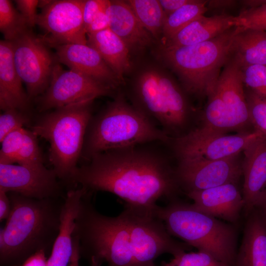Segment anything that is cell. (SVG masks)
<instances>
[{"label":"cell","mask_w":266,"mask_h":266,"mask_svg":"<svg viewBox=\"0 0 266 266\" xmlns=\"http://www.w3.org/2000/svg\"><path fill=\"white\" fill-rule=\"evenodd\" d=\"M68 183L89 193H112L125 205L152 210L161 199L174 200L179 188L175 169L164 156L139 145L95 155L76 167Z\"/></svg>","instance_id":"6da1fadb"},{"label":"cell","mask_w":266,"mask_h":266,"mask_svg":"<svg viewBox=\"0 0 266 266\" xmlns=\"http://www.w3.org/2000/svg\"><path fill=\"white\" fill-rule=\"evenodd\" d=\"M8 196L11 209L0 231L2 266H16L39 250L52 249L59 232L65 200H38L15 193Z\"/></svg>","instance_id":"7a4b0ae2"},{"label":"cell","mask_w":266,"mask_h":266,"mask_svg":"<svg viewBox=\"0 0 266 266\" xmlns=\"http://www.w3.org/2000/svg\"><path fill=\"white\" fill-rule=\"evenodd\" d=\"M170 137L120 95L88 125L81 156L89 160L108 150L139 146L153 141L169 143Z\"/></svg>","instance_id":"3957f363"},{"label":"cell","mask_w":266,"mask_h":266,"mask_svg":"<svg viewBox=\"0 0 266 266\" xmlns=\"http://www.w3.org/2000/svg\"><path fill=\"white\" fill-rule=\"evenodd\" d=\"M90 194L82 198L72 234L80 255L93 258L100 266L105 262L108 266H138L124 212L115 217L101 214Z\"/></svg>","instance_id":"277c9868"},{"label":"cell","mask_w":266,"mask_h":266,"mask_svg":"<svg viewBox=\"0 0 266 266\" xmlns=\"http://www.w3.org/2000/svg\"><path fill=\"white\" fill-rule=\"evenodd\" d=\"M154 213L171 236L234 266L236 234L232 225L198 210L192 204L175 199L165 206L158 205Z\"/></svg>","instance_id":"5b68a950"},{"label":"cell","mask_w":266,"mask_h":266,"mask_svg":"<svg viewBox=\"0 0 266 266\" xmlns=\"http://www.w3.org/2000/svg\"><path fill=\"white\" fill-rule=\"evenodd\" d=\"M240 28L234 27L193 45L162 47L161 57L178 76L187 92L208 98L215 91L221 69L231 57L233 38Z\"/></svg>","instance_id":"8992f818"},{"label":"cell","mask_w":266,"mask_h":266,"mask_svg":"<svg viewBox=\"0 0 266 266\" xmlns=\"http://www.w3.org/2000/svg\"><path fill=\"white\" fill-rule=\"evenodd\" d=\"M94 100L56 108L35 122L32 131L50 143L49 160L58 177L68 183L81 156L85 137L92 117Z\"/></svg>","instance_id":"52a82bcc"},{"label":"cell","mask_w":266,"mask_h":266,"mask_svg":"<svg viewBox=\"0 0 266 266\" xmlns=\"http://www.w3.org/2000/svg\"><path fill=\"white\" fill-rule=\"evenodd\" d=\"M133 98L137 108L168 135L182 130L188 124L190 108L176 82L160 69H145L133 87Z\"/></svg>","instance_id":"ba28073f"},{"label":"cell","mask_w":266,"mask_h":266,"mask_svg":"<svg viewBox=\"0 0 266 266\" xmlns=\"http://www.w3.org/2000/svg\"><path fill=\"white\" fill-rule=\"evenodd\" d=\"M154 210L125 205L124 212L129 226L132 244L138 266L154 265V261L165 253L173 256L191 247L174 239Z\"/></svg>","instance_id":"9c48e42d"},{"label":"cell","mask_w":266,"mask_h":266,"mask_svg":"<svg viewBox=\"0 0 266 266\" xmlns=\"http://www.w3.org/2000/svg\"><path fill=\"white\" fill-rule=\"evenodd\" d=\"M205 126L175 137L169 144L178 159L199 158L217 160L238 155L250 144L262 137L255 132L227 135Z\"/></svg>","instance_id":"30bf717a"},{"label":"cell","mask_w":266,"mask_h":266,"mask_svg":"<svg viewBox=\"0 0 266 266\" xmlns=\"http://www.w3.org/2000/svg\"><path fill=\"white\" fill-rule=\"evenodd\" d=\"M12 43L13 61L16 70L27 87L30 100L36 99L48 88L55 66V56L46 43L28 29Z\"/></svg>","instance_id":"8fae6325"},{"label":"cell","mask_w":266,"mask_h":266,"mask_svg":"<svg viewBox=\"0 0 266 266\" xmlns=\"http://www.w3.org/2000/svg\"><path fill=\"white\" fill-rule=\"evenodd\" d=\"M84 0H39L41 8L36 25L45 35L41 38L48 44H87V33L83 19Z\"/></svg>","instance_id":"7c38bea8"},{"label":"cell","mask_w":266,"mask_h":266,"mask_svg":"<svg viewBox=\"0 0 266 266\" xmlns=\"http://www.w3.org/2000/svg\"><path fill=\"white\" fill-rule=\"evenodd\" d=\"M114 90L83 73L64 70L57 63L48 88L36 99L37 109L44 112L82 101L94 100L98 97L112 95Z\"/></svg>","instance_id":"4fadbf2b"},{"label":"cell","mask_w":266,"mask_h":266,"mask_svg":"<svg viewBox=\"0 0 266 266\" xmlns=\"http://www.w3.org/2000/svg\"><path fill=\"white\" fill-rule=\"evenodd\" d=\"M238 155L210 160L199 158L179 160L175 169L179 187L185 193L236 183L242 174Z\"/></svg>","instance_id":"5bb4252c"},{"label":"cell","mask_w":266,"mask_h":266,"mask_svg":"<svg viewBox=\"0 0 266 266\" xmlns=\"http://www.w3.org/2000/svg\"><path fill=\"white\" fill-rule=\"evenodd\" d=\"M53 169L43 164H0V190L38 200L61 197V185Z\"/></svg>","instance_id":"9a60e30c"},{"label":"cell","mask_w":266,"mask_h":266,"mask_svg":"<svg viewBox=\"0 0 266 266\" xmlns=\"http://www.w3.org/2000/svg\"><path fill=\"white\" fill-rule=\"evenodd\" d=\"M216 90L223 101L231 131L240 130L251 123L241 70L231 57L221 72Z\"/></svg>","instance_id":"2e32d148"},{"label":"cell","mask_w":266,"mask_h":266,"mask_svg":"<svg viewBox=\"0 0 266 266\" xmlns=\"http://www.w3.org/2000/svg\"><path fill=\"white\" fill-rule=\"evenodd\" d=\"M56 59L70 69L105 83L114 89L122 84L100 54L88 44L70 43L55 46Z\"/></svg>","instance_id":"e0dca14e"},{"label":"cell","mask_w":266,"mask_h":266,"mask_svg":"<svg viewBox=\"0 0 266 266\" xmlns=\"http://www.w3.org/2000/svg\"><path fill=\"white\" fill-rule=\"evenodd\" d=\"M198 210L218 219L235 223L244 208V202L236 183L186 193Z\"/></svg>","instance_id":"ac0fdd59"},{"label":"cell","mask_w":266,"mask_h":266,"mask_svg":"<svg viewBox=\"0 0 266 266\" xmlns=\"http://www.w3.org/2000/svg\"><path fill=\"white\" fill-rule=\"evenodd\" d=\"M242 196L246 216L261 205L266 187V138H259L243 151Z\"/></svg>","instance_id":"d6986e66"},{"label":"cell","mask_w":266,"mask_h":266,"mask_svg":"<svg viewBox=\"0 0 266 266\" xmlns=\"http://www.w3.org/2000/svg\"><path fill=\"white\" fill-rule=\"evenodd\" d=\"M88 192L83 187L69 190L66 193L61 213L58 234L47 259V266H69L73 254V232L75 221L84 196Z\"/></svg>","instance_id":"ffe728a7"},{"label":"cell","mask_w":266,"mask_h":266,"mask_svg":"<svg viewBox=\"0 0 266 266\" xmlns=\"http://www.w3.org/2000/svg\"><path fill=\"white\" fill-rule=\"evenodd\" d=\"M106 12L109 29L130 50H141L153 43L154 38L140 23L127 1L109 0Z\"/></svg>","instance_id":"44dd1931"},{"label":"cell","mask_w":266,"mask_h":266,"mask_svg":"<svg viewBox=\"0 0 266 266\" xmlns=\"http://www.w3.org/2000/svg\"><path fill=\"white\" fill-rule=\"evenodd\" d=\"M22 80L15 68L10 41H0V108L26 112L30 100L24 92Z\"/></svg>","instance_id":"7402d4cb"},{"label":"cell","mask_w":266,"mask_h":266,"mask_svg":"<svg viewBox=\"0 0 266 266\" xmlns=\"http://www.w3.org/2000/svg\"><path fill=\"white\" fill-rule=\"evenodd\" d=\"M235 27L234 16L226 14L198 17L170 38L162 47H177L197 44L212 39Z\"/></svg>","instance_id":"603a6c76"},{"label":"cell","mask_w":266,"mask_h":266,"mask_svg":"<svg viewBox=\"0 0 266 266\" xmlns=\"http://www.w3.org/2000/svg\"><path fill=\"white\" fill-rule=\"evenodd\" d=\"M247 216L234 266H266V213L254 209Z\"/></svg>","instance_id":"cb8c5ba5"},{"label":"cell","mask_w":266,"mask_h":266,"mask_svg":"<svg viewBox=\"0 0 266 266\" xmlns=\"http://www.w3.org/2000/svg\"><path fill=\"white\" fill-rule=\"evenodd\" d=\"M87 44L95 49L123 82L131 68L130 50L124 41L109 28L87 34Z\"/></svg>","instance_id":"d4e9b609"},{"label":"cell","mask_w":266,"mask_h":266,"mask_svg":"<svg viewBox=\"0 0 266 266\" xmlns=\"http://www.w3.org/2000/svg\"><path fill=\"white\" fill-rule=\"evenodd\" d=\"M231 57L239 66H266V31L241 27L233 38Z\"/></svg>","instance_id":"484cf974"},{"label":"cell","mask_w":266,"mask_h":266,"mask_svg":"<svg viewBox=\"0 0 266 266\" xmlns=\"http://www.w3.org/2000/svg\"><path fill=\"white\" fill-rule=\"evenodd\" d=\"M138 20L154 39L162 36L166 16L158 0H129L127 1Z\"/></svg>","instance_id":"4316f807"},{"label":"cell","mask_w":266,"mask_h":266,"mask_svg":"<svg viewBox=\"0 0 266 266\" xmlns=\"http://www.w3.org/2000/svg\"><path fill=\"white\" fill-rule=\"evenodd\" d=\"M207 1L195 0L186 4L166 17L162 40L165 42L207 10Z\"/></svg>","instance_id":"83f0119b"},{"label":"cell","mask_w":266,"mask_h":266,"mask_svg":"<svg viewBox=\"0 0 266 266\" xmlns=\"http://www.w3.org/2000/svg\"><path fill=\"white\" fill-rule=\"evenodd\" d=\"M29 28L26 19L11 1L0 0V31L4 40L12 41Z\"/></svg>","instance_id":"f1b7e54d"},{"label":"cell","mask_w":266,"mask_h":266,"mask_svg":"<svg viewBox=\"0 0 266 266\" xmlns=\"http://www.w3.org/2000/svg\"><path fill=\"white\" fill-rule=\"evenodd\" d=\"M208 98L202 126L225 133L231 131L223 101L216 90Z\"/></svg>","instance_id":"f546056e"},{"label":"cell","mask_w":266,"mask_h":266,"mask_svg":"<svg viewBox=\"0 0 266 266\" xmlns=\"http://www.w3.org/2000/svg\"><path fill=\"white\" fill-rule=\"evenodd\" d=\"M250 123L255 131L262 137L266 138V98L250 89L245 91Z\"/></svg>","instance_id":"4dcf8cb0"},{"label":"cell","mask_w":266,"mask_h":266,"mask_svg":"<svg viewBox=\"0 0 266 266\" xmlns=\"http://www.w3.org/2000/svg\"><path fill=\"white\" fill-rule=\"evenodd\" d=\"M37 136L32 131L25 129L22 141L17 150L14 163L20 165L43 164Z\"/></svg>","instance_id":"1f68e13d"},{"label":"cell","mask_w":266,"mask_h":266,"mask_svg":"<svg viewBox=\"0 0 266 266\" xmlns=\"http://www.w3.org/2000/svg\"><path fill=\"white\" fill-rule=\"evenodd\" d=\"M162 266H230L216 259L205 252L187 253L182 251L173 255L168 262H164Z\"/></svg>","instance_id":"d6a6232c"},{"label":"cell","mask_w":266,"mask_h":266,"mask_svg":"<svg viewBox=\"0 0 266 266\" xmlns=\"http://www.w3.org/2000/svg\"><path fill=\"white\" fill-rule=\"evenodd\" d=\"M234 26L266 31V2L245 9L234 16Z\"/></svg>","instance_id":"836d02e7"},{"label":"cell","mask_w":266,"mask_h":266,"mask_svg":"<svg viewBox=\"0 0 266 266\" xmlns=\"http://www.w3.org/2000/svg\"><path fill=\"white\" fill-rule=\"evenodd\" d=\"M239 67L244 84L256 94L266 98V66L254 65Z\"/></svg>","instance_id":"e575fe53"},{"label":"cell","mask_w":266,"mask_h":266,"mask_svg":"<svg viewBox=\"0 0 266 266\" xmlns=\"http://www.w3.org/2000/svg\"><path fill=\"white\" fill-rule=\"evenodd\" d=\"M30 122L26 112L14 109L4 111L0 115V142L7 134L23 128Z\"/></svg>","instance_id":"d590c367"},{"label":"cell","mask_w":266,"mask_h":266,"mask_svg":"<svg viewBox=\"0 0 266 266\" xmlns=\"http://www.w3.org/2000/svg\"><path fill=\"white\" fill-rule=\"evenodd\" d=\"M17 9L26 19L29 28H32L36 25L38 14L36 9L39 0H16L14 1Z\"/></svg>","instance_id":"8d00e7d4"},{"label":"cell","mask_w":266,"mask_h":266,"mask_svg":"<svg viewBox=\"0 0 266 266\" xmlns=\"http://www.w3.org/2000/svg\"><path fill=\"white\" fill-rule=\"evenodd\" d=\"M109 0H85L83 8V19L84 27L86 29L97 14L106 8Z\"/></svg>","instance_id":"74e56055"},{"label":"cell","mask_w":266,"mask_h":266,"mask_svg":"<svg viewBox=\"0 0 266 266\" xmlns=\"http://www.w3.org/2000/svg\"><path fill=\"white\" fill-rule=\"evenodd\" d=\"M106 9L100 11L95 16L86 29L87 34L100 32L109 28V19Z\"/></svg>","instance_id":"f35d334b"},{"label":"cell","mask_w":266,"mask_h":266,"mask_svg":"<svg viewBox=\"0 0 266 266\" xmlns=\"http://www.w3.org/2000/svg\"><path fill=\"white\" fill-rule=\"evenodd\" d=\"M46 252L39 250L27 258L21 264L15 266H47Z\"/></svg>","instance_id":"ab89813d"},{"label":"cell","mask_w":266,"mask_h":266,"mask_svg":"<svg viewBox=\"0 0 266 266\" xmlns=\"http://www.w3.org/2000/svg\"><path fill=\"white\" fill-rule=\"evenodd\" d=\"M192 0H159L166 16H168Z\"/></svg>","instance_id":"60d3db41"},{"label":"cell","mask_w":266,"mask_h":266,"mask_svg":"<svg viewBox=\"0 0 266 266\" xmlns=\"http://www.w3.org/2000/svg\"><path fill=\"white\" fill-rule=\"evenodd\" d=\"M11 209V201L9 196L5 192L0 190V220L7 219Z\"/></svg>","instance_id":"b9f144b4"},{"label":"cell","mask_w":266,"mask_h":266,"mask_svg":"<svg viewBox=\"0 0 266 266\" xmlns=\"http://www.w3.org/2000/svg\"><path fill=\"white\" fill-rule=\"evenodd\" d=\"M73 245V252L69 266H79V260L80 255L79 251L78 246L77 244L74 241ZM90 260L91 262V266H100L93 258H91Z\"/></svg>","instance_id":"7bdbcfd3"},{"label":"cell","mask_w":266,"mask_h":266,"mask_svg":"<svg viewBox=\"0 0 266 266\" xmlns=\"http://www.w3.org/2000/svg\"><path fill=\"white\" fill-rule=\"evenodd\" d=\"M261 205H263V206H265V210H266L265 213H266V187L265 190V192H264L263 201H262V203Z\"/></svg>","instance_id":"ee69618b"},{"label":"cell","mask_w":266,"mask_h":266,"mask_svg":"<svg viewBox=\"0 0 266 266\" xmlns=\"http://www.w3.org/2000/svg\"><path fill=\"white\" fill-rule=\"evenodd\" d=\"M155 266V265H151V266Z\"/></svg>","instance_id":"f6af8a7d"}]
</instances>
